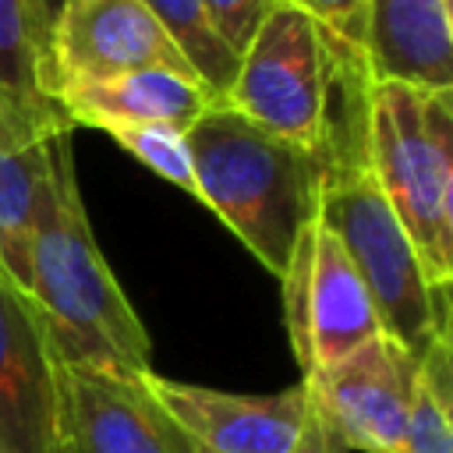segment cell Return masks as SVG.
<instances>
[{
    "label": "cell",
    "instance_id": "6da1fadb",
    "mask_svg": "<svg viewBox=\"0 0 453 453\" xmlns=\"http://www.w3.org/2000/svg\"><path fill=\"white\" fill-rule=\"evenodd\" d=\"M28 297L60 361L120 375L152 372V340L96 244L71 131L46 138V180L28 237Z\"/></svg>",
    "mask_w": 453,
    "mask_h": 453
},
{
    "label": "cell",
    "instance_id": "7a4b0ae2",
    "mask_svg": "<svg viewBox=\"0 0 453 453\" xmlns=\"http://www.w3.org/2000/svg\"><path fill=\"white\" fill-rule=\"evenodd\" d=\"M184 138L198 177V202L273 276H283L297 234L319 216L322 156L255 127L226 103L205 110Z\"/></svg>",
    "mask_w": 453,
    "mask_h": 453
},
{
    "label": "cell",
    "instance_id": "3957f363",
    "mask_svg": "<svg viewBox=\"0 0 453 453\" xmlns=\"http://www.w3.org/2000/svg\"><path fill=\"white\" fill-rule=\"evenodd\" d=\"M368 166L435 290L453 280V88L372 81Z\"/></svg>",
    "mask_w": 453,
    "mask_h": 453
},
{
    "label": "cell",
    "instance_id": "277c9868",
    "mask_svg": "<svg viewBox=\"0 0 453 453\" xmlns=\"http://www.w3.org/2000/svg\"><path fill=\"white\" fill-rule=\"evenodd\" d=\"M368 81L361 50L329 35L297 0H280L241 53L223 103L255 127L319 152L329 113Z\"/></svg>",
    "mask_w": 453,
    "mask_h": 453
},
{
    "label": "cell",
    "instance_id": "5b68a950",
    "mask_svg": "<svg viewBox=\"0 0 453 453\" xmlns=\"http://www.w3.org/2000/svg\"><path fill=\"white\" fill-rule=\"evenodd\" d=\"M319 219L350 255L382 326V336L421 357L449 333V290H435L421 258L389 209L368 163L329 170L319 191Z\"/></svg>",
    "mask_w": 453,
    "mask_h": 453
},
{
    "label": "cell",
    "instance_id": "8992f818",
    "mask_svg": "<svg viewBox=\"0 0 453 453\" xmlns=\"http://www.w3.org/2000/svg\"><path fill=\"white\" fill-rule=\"evenodd\" d=\"M280 290L301 375L336 365L350 350L382 336L375 304L350 255L319 216L297 234Z\"/></svg>",
    "mask_w": 453,
    "mask_h": 453
},
{
    "label": "cell",
    "instance_id": "52a82bcc",
    "mask_svg": "<svg viewBox=\"0 0 453 453\" xmlns=\"http://www.w3.org/2000/svg\"><path fill=\"white\" fill-rule=\"evenodd\" d=\"M127 71H195L142 0H64L50 25V99L64 81Z\"/></svg>",
    "mask_w": 453,
    "mask_h": 453
},
{
    "label": "cell",
    "instance_id": "ba28073f",
    "mask_svg": "<svg viewBox=\"0 0 453 453\" xmlns=\"http://www.w3.org/2000/svg\"><path fill=\"white\" fill-rule=\"evenodd\" d=\"M414 372L418 357H411L393 340L375 336L336 365L304 375L301 382L340 432L347 449L403 453Z\"/></svg>",
    "mask_w": 453,
    "mask_h": 453
},
{
    "label": "cell",
    "instance_id": "9c48e42d",
    "mask_svg": "<svg viewBox=\"0 0 453 453\" xmlns=\"http://www.w3.org/2000/svg\"><path fill=\"white\" fill-rule=\"evenodd\" d=\"M57 350L25 287L0 265V453H57Z\"/></svg>",
    "mask_w": 453,
    "mask_h": 453
},
{
    "label": "cell",
    "instance_id": "30bf717a",
    "mask_svg": "<svg viewBox=\"0 0 453 453\" xmlns=\"http://www.w3.org/2000/svg\"><path fill=\"white\" fill-rule=\"evenodd\" d=\"M57 453H177L173 421L152 400L145 375H120L57 357Z\"/></svg>",
    "mask_w": 453,
    "mask_h": 453
},
{
    "label": "cell",
    "instance_id": "8fae6325",
    "mask_svg": "<svg viewBox=\"0 0 453 453\" xmlns=\"http://www.w3.org/2000/svg\"><path fill=\"white\" fill-rule=\"evenodd\" d=\"M163 414L205 453H294L304 418V382L283 393H223L145 372Z\"/></svg>",
    "mask_w": 453,
    "mask_h": 453
},
{
    "label": "cell",
    "instance_id": "7c38bea8",
    "mask_svg": "<svg viewBox=\"0 0 453 453\" xmlns=\"http://www.w3.org/2000/svg\"><path fill=\"white\" fill-rule=\"evenodd\" d=\"M223 103L198 78L177 71H127L92 81H64L53 88V106L67 127H124L170 124L188 131L205 110Z\"/></svg>",
    "mask_w": 453,
    "mask_h": 453
},
{
    "label": "cell",
    "instance_id": "4fadbf2b",
    "mask_svg": "<svg viewBox=\"0 0 453 453\" xmlns=\"http://www.w3.org/2000/svg\"><path fill=\"white\" fill-rule=\"evenodd\" d=\"M365 60L372 81L453 88L449 0H368Z\"/></svg>",
    "mask_w": 453,
    "mask_h": 453
},
{
    "label": "cell",
    "instance_id": "5bb4252c",
    "mask_svg": "<svg viewBox=\"0 0 453 453\" xmlns=\"http://www.w3.org/2000/svg\"><path fill=\"white\" fill-rule=\"evenodd\" d=\"M50 0H0V117L25 138L71 131L50 99Z\"/></svg>",
    "mask_w": 453,
    "mask_h": 453
},
{
    "label": "cell",
    "instance_id": "9a60e30c",
    "mask_svg": "<svg viewBox=\"0 0 453 453\" xmlns=\"http://www.w3.org/2000/svg\"><path fill=\"white\" fill-rule=\"evenodd\" d=\"M46 180V142L18 134L0 120V265L28 290V237Z\"/></svg>",
    "mask_w": 453,
    "mask_h": 453
},
{
    "label": "cell",
    "instance_id": "2e32d148",
    "mask_svg": "<svg viewBox=\"0 0 453 453\" xmlns=\"http://www.w3.org/2000/svg\"><path fill=\"white\" fill-rule=\"evenodd\" d=\"M403 453H453V347L449 333L435 336L418 357Z\"/></svg>",
    "mask_w": 453,
    "mask_h": 453
},
{
    "label": "cell",
    "instance_id": "e0dca14e",
    "mask_svg": "<svg viewBox=\"0 0 453 453\" xmlns=\"http://www.w3.org/2000/svg\"><path fill=\"white\" fill-rule=\"evenodd\" d=\"M142 4L156 18V25L166 32V39L177 46V53L195 71V78L223 99L237 74L241 57L216 32L205 4L202 0H142Z\"/></svg>",
    "mask_w": 453,
    "mask_h": 453
},
{
    "label": "cell",
    "instance_id": "ac0fdd59",
    "mask_svg": "<svg viewBox=\"0 0 453 453\" xmlns=\"http://www.w3.org/2000/svg\"><path fill=\"white\" fill-rule=\"evenodd\" d=\"M106 134L131 152L145 170H152L156 177H163L166 184H173L177 191H184L188 198L198 202V177H195V163H191V149L180 127L170 124H124V127H106Z\"/></svg>",
    "mask_w": 453,
    "mask_h": 453
},
{
    "label": "cell",
    "instance_id": "d6986e66",
    "mask_svg": "<svg viewBox=\"0 0 453 453\" xmlns=\"http://www.w3.org/2000/svg\"><path fill=\"white\" fill-rule=\"evenodd\" d=\"M216 32L226 39V46L241 57L251 42V35L258 32V25L265 21V14L280 4V0H202Z\"/></svg>",
    "mask_w": 453,
    "mask_h": 453
},
{
    "label": "cell",
    "instance_id": "ffe728a7",
    "mask_svg": "<svg viewBox=\"0 0 453 453\" xmlns=\"http://www.w3.org/2000/svg\"><path fill=\"white\" fill-rule=\"evenodd\" d=\"M329 35L343 39L347 46L365 53V18L368 0H297Z\"/></svg>",
    "mask_w": 453,
    "mask_h": 453
},
{
    "label": "cell",
    "instance_id": "44dd1931",
    "mask_svg": "<svg viewBox=\"0 0 453 453\" xmlns=\"http://www.w3.org/2000/svg\"><path fill=\"white\" fill-rule=\"evenodd\" d=\"M294 453H350L347 442L340 439V432L329 425V418L315 403V396L308 393V386H304V418H301V428H297Z\"/></svg>",
    "mask_w": 453,
    "mask_h": 453
},
{
    "label": "cell",
    "instance_id": "7402d4cb",
    "mask_svg": "<svg viewBox=\"0 0 453 453\" xmlns=\"http://www.w3.org/2000/svg\"><path fill=\"white\" fill-rule=\"evenodd\" d=\"M173 449H177V453H205V449H202V446H195V442H191L177 425H173Z\"/></svg>",
    "mask_w": 453,
    "mask_h": 453
},
{
    "label": "cell",
    "instance_id": "603a6c76",
    "mask_svg": "<svg viewBox=\"0 0 453 453\" xmlns=\"http://www.w3.org/2000/svg\"><path fill=\"white\" fill-rule=\"evenodd\" d=\"M0 120H4V117H0ZM4 124H7V120H4ZM18 134H21V131H18Z\"/></svg>",
    "mask_w": 453,
    "mask_h": 453
}]
</instances>
